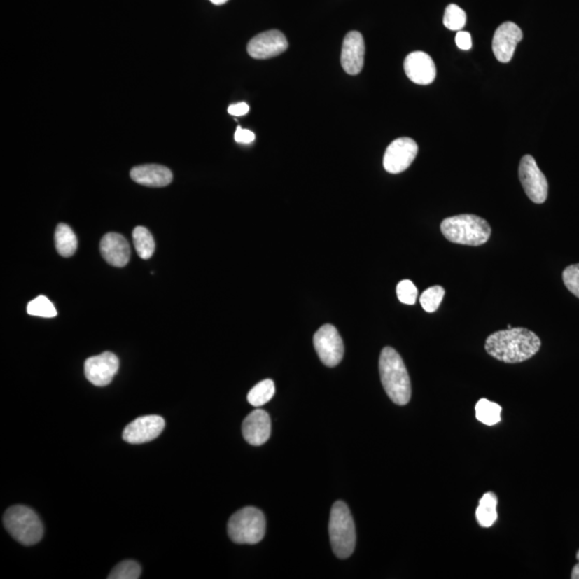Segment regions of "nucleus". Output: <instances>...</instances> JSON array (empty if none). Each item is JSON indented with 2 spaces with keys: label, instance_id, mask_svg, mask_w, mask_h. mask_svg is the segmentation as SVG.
I'll return each instance as SVG.
<instances>
[{
  "label": "nucleus",
  "instance_id": "6e6552de",
  "mask_svg": "<svg viewBox=\"0 0 579 579\" xmlns=\"http://www.w3.org/2000/svg\"><path fill=\"white\" fill-rule=\"evenodd\" d=\"M519 179L526 195L532 202L542 204L546 201L548 195L547 179L530 155L522 157L520 161Z\"/></svg>",
  "mask_w": 579,
  "mask_h": 579
},
{
  "label": "nucleus",
  "instance_id": "2f4dec72",
  "mask_svg": "<svg viewBox=\"0 0 579 579\" xmlns=\"http://www.w3.org/2000/svg\"><path fill=\"white\" fill-rule=\"evenodd\" d=\"M229 114L233 116H243L249 112V106L246 102H239V104H232L228 109Z\"/></svg>",
  "mask_w": 579,
  "mask_h": 579
},
{
  "label": "nucleus",
  "instance_id": "b1692460",
  "mask_svg": "<svg viewBox=\"0 0 579 579\" xmlns=\"http://www.w3.org/2000/svg\"><path fill=\"white\" fill-rule=\"evenodd\" d=\"M27 312L30 316H41V318H54L57 316V310L53 302L43 295L38 296L28 304Z\"/></svg>",
  "mask_w": 579,
  "mask_h": 579
},
{
  "label": "nucleus",
  "instance_id": "aec40b11",
  "mask_svg": "<svg viewBox=\"0 0 579 579\" xmlns=\"http://www.w3.org/2000/svg\"><path fill=\"white\" fill-rule=\"evenodd\" d=\"M55 245L62 257L69 258L76 253L78 248V238L74 230L66 223H60L55 231Z\"/></svg>",
  "mask_w": 579,
  "mask_h": 579
},
{
  "label": "nucleus",
  "instance_id": "f8f14e48",
  "mask_svg": "<svg viewBox=\"0 0 579 579\" xmlns=\"http://www.w3.org/2000/svg\"><path fill=\"white\" fill-rule=\"evenodd\" d=\"M165 421L159 415H145L131 421L123 433V439L130 445L153 441L162 433Z\"/></svg>",
  "mask_w": 579,
  "mask_h": 579
},
{
  "label": "nucleus",
  "instance_id": "2eb2a0df",
  "mask_svg": "<svg viewBox=\"0 0 579 579\" xmlns=\"http://www.w3.org/2000/svg\"><path fill=\"white\" fill-rule=\"evenodd\" d=\"M403 67L407 78L415 84H431L437 76V68L433 58L419 50L409 54L405 57Z\"/></svg>",
  "mask_w": 579,
  "mask_h": 579
},
{
  "label": "nucleus",
  "instance_id": "4468645a",
  "mask_svg": "<svg viewBox=\"0 0 579 579\" xmlns=\"http://www.w3.org/2000/svg\"><path fill=\"white\" fill-rule=\"evenodd\" d=\"M365 42L362 34L350 32L342 43V64L344 71L351 76L361 74L364 67Z\"/></svg>",
  "mask_w": 579,
  "mask_h": 579
},
{
  "label": "nucleus",
  "instance_id": "dca6fc26",
  "mask_svg": "<svg viewBox=\"0 0 579 579\" xmlns=\"http://www.w3.org/2000/svg\"><path fill=\"white\" fill-rule=\"evenodd\" d=\"M272 433V421L266 411L254 410L243 423V435L249 445L254 447L264 445Z\"/></svg>",
  "mask_w": 579,
  "mask_h": 579
},
{
  "label": "nucleus",
  "instance_id": "a878e982",
  "mask_svg": "<svg viewBox=\"0 0 579 579\" xmlns=\"http://www.w3.org/2000/svg\"><path fill=\"white\" fill-rule=\"evenodd\" d=\"M142 568L138 562L133 560L123 561L117 564L109 575V579H138L141 577Z\"/></svg>",
  "mask_w": 579,
  "mask_h": 579
},
{
  "label": "nucleus",
  "instance_id": "9d476101",
  "mask_svg": "<svg viewBox=\"0 0 579 579\" xmlns=\"http://www.w3.org/2000/svg\"><path fill=\"white\" fill-rule=\"evenodd\" d=\"M119 368V361L112 352L92 356L84 365L85 377L95 386H106L112 382Z\"/></svg>",
  "mask_w": 579,
  "mask_h": 579
},
{
  "label": "nucleus",
  "instance_id": "cd10ccee",
  "mask_svg": "<svg viewBox=\"0 0 579 579\" xmlns=\"http://www.w3.org/2000/svg\"><path fill=\"white\" fill-rule=\"evenodd\" d=\"M396 293L403 304L414 305L419 291L411 280H403L397 286Z\"/></svg>",
  "mask_w": 579,
  "mask_h": 579
},
{
  "label": "nucleus",
  "instance_id": "f257e3e1",
  "mask_svg": "<svg viewBox=\"0 0 579 579\" xmlns=\"http://www.w3.org/2000/svg\"><path fill=\"white\" fill-rule=\"evenodd\" d=\"M542 342L536 333L524 328H508L486 339L485 350L490 356L508 364L522 363L540 351Z\"/></svg>",
  "mask_w": 579,
  "mask_h": 579
},
{
  "label": "nucleus",
  "instance_id": "c756f323",
  "mask_svg": "<svg viewBox=\"0 0 579 579\" xmlns=\"http://www.w3.org/2000/svg\"><path fill=\"white\" fill-rule=\"evenodd\" d=\"M234 139H235L236 142L241 143V144H250L256 140V134L252 131L248 130V129L237 127Z\"/></svg>",
  "mask_w": 579,
  "mask_h": 579
},
{
  "label": "nucleus",
  "instance_id": "20e7f679",
  "mask_svg": "<svg viewBox=\"0 0 579 579\" xmlns=\"http://www.w3.org/2000/svg\"><path fill=\"white\" fill-rule=\"evenodd\" d=\"M328 529L335 554L340 559L349 558L355 550L356 531L350 510L344 502L337 501L333 505Z\"/></svg>",
  "mask_w": 579,
  "mask_h": 579
},
{
  "label": "nucleus",
  "instance_id": "0eeeda50",
  "mask_svg": "<svg viewBox=\"0 0 579 579\" xmlns=\"http://www.w3.org/2000/svg\"><path fill=\"white\" fill-rule=\"evenodd\" d=\"M314 346L321 362L328 367H335L342 362L344 346L342 337L334 326L326 324L319 328L314 336Z\"/></svg>",
  "mask_w": 579,
  "mask_h": 579
},
{
  "label": "nucleus",
  "instance_id": "7ed1b4c3",
  "mask_svg": "<svg viewBox=\"0 0 579 579\" xmlns=\"http://www.w3.org/2000/svg\"><path fill=\"white\" fill-rule=\"evenodd\" d=\"M441 232L447 241L459 245L481 246L487 243L491 235L489 223L479 216H453L441 223Z\"/></svg>",
  "mask_w": 579,
  "mask_h": 579
},
{
  "label": "nucleus",
  "instance_id": "423d86ee",
  "mask_svg": "<svg viewBox=\"0 0 579 579\" xmlns=\"http://www.w3.org/2000/svg\"><path fill=\"white\" fill-rule=\"evenodd\" d=\"M266 520L259 508H242L230 518L228 533L236 544H258L265 536Z\"/></svg>",
  "mask_w": 579,
  "mask_h": 579
},
{
  "label": "nucleus",
  "instance_id": "a211bd4d",
  "mask_svg": "<svg viewBox=\"0 0 579 579\" xmlns=\"http://www.w3.org/2000/svg\"><path fill=\"white\" fill-rule=\"evenodd\" d=\"M130 176L135 183L147 187H165L173 181L171 169L159 165H144L133 167Z\"/></svg>",
  "mask_w": 579,
  "mask_h": 579
},
{
  "label": "nucleus",
  "instance_id": "f03ea898",
  "mask_svg": "<svg viewBox=\"0 0 579 579\" xmlns=\"http://www.w3.org/2000/svg\"><path fill=\"white\" fill-rule=\"evenodd\" d=\"M381 382L387 396L398 405L409 403L412 394L410 377L399 353L391 347L381 352L379 360Z\"/></svg>",
  "mask_w": 579,
  "mask_h": 579
},
{
  "label": "nucleus",
  "instance_id": "9b49d317",
  "mask_svg": "<svg viewBox=\"0 0 579 579\" xmlns=\"http://www.w3.org/2000/svg\"><path fill=\"white\" fill-rule=\"evenodd\" d=\"M286 36L277 29L267 30L252 38L248 43V54L254 60H268L288 50Z\"/></svg>",
  "mask_w": 579,
  "mask_h": 579
},
{
  "label": "nucleus",
  "instance_id": "39448f33",
  "mask_svg": "<svg viewBox=\"0 0 579 579\" xmlns=\"http://www.w3.org/2000/svg\"><path fill=\"white\" fill-rule=\"evenodd\" d=\"M4 526L12 538L25 546L37 544L43 536V524L39 516L27 506L8 508L4 515Z\"/></svg>",
  "mask_w": 579,
  "mask_h": 579
},
{
  "label": "nucleus",
  "instance_id": "72a5a7b5",
  "mask_svg": "<svg viewBox=\"0 0 579 579\" xmlns=\"http://www.w3.org/2000/svg\"><path fill=\"white\" fill-rule=\"evenodd\" d=\"M211 4L214 5H223V4L227 3L228 0H209Z\"/></svg>",
  "mask_w": 579,
  "mask_h": 579
},
{
  "label": "nucleus",
  "instance_id": "4be33fe9",
  "mask_svg": "<svg viewBox=\"0 0 579 579\" xmlns=\"http://www.w3.org/2000/svg\"><path fill=\"white\" fill-rule=\"evenodd\" d=\"M502 407L488 399H480L475 405L476 419L487 426H494L501 421Z\"/></svg>",
  "mask_w": 579,
  "mask_h": 579
},
{
  "label": "nucleus",
  "instance_id": "412c9836",
  "mask_svg": "<svg viewBox=\"0 0 579 579\" xmlns=\"http://www.w3.org/2000/svg\"><path fill=\"white\" fill-rule=\"evenodd\" d=\"M132 238L139 257L143 260L151 259L155 252L154 237L151 232L146 228L137 227L133 230Z\"/></svg>",
  "mask_w": 579,
  "mask_h": 579
},
{
  "label": "nucleus",
  "instance_id": "c85d7f7f",
  "mask_svg": "<svg viewBox=\"0 0 579 579\" xmlns=\"http://www.w3.org/2000/svg\"><path fill=\"white\" fill-rule=\"evenodd\" d=\"M564 282L568 291L579 298V263L573 264L564 270Z\"/></svg>",
  "mask_w": 579,
  "mask_h": 579
},
{
  "label": "nucleus",
  "instance_id": "bb28decb",
  "mask_svg": "<svg viewBox=\"0 0 579 579\" xmlns=\"http://www.w3.org/2000/svg\"><path fill=\"white\" fill-rule=\"evenodd\" d=\"M467 22V14L455 4L447 6L443 18V24L449 30H461Z\"/></svg>",
  "mask_w": 579,
  "mask_h": 579
},
{
  "label": "nucleus",
  "instance_id": "473e14b6",
  "mask_svg": "<svg viewBox=\"0 0 579 579\" xmlns=\"http://www.w3.org/2000/svg\"><path fill=\"white\" fill-rule=\"evenodd\" d=\"M572 577L573 579H579V564H576L573 568L572 571Z\"/></svg>",
  "mask_w": 579,
  "mask_h": 579
},
{
  "label": "nucleus",
  "instance_id": "5701e85b",
  "mask_svg": "<svg viewBox=\"0 0 579 579\" xmlns=\"http://www.w3.org/2000/svg\"><path fill=\"white\" fill-rule=\"evenodd\" d=\"M275 395V383L270 379L258 383L248 394V403L253 407L266 405Z\"/></svg>",
  "mask_w": 579,
  "mask_h": 579
},
{
  "label": "nucleus",
  "instance_id": "7c9ffc66",
  "mask_svg": "<svg viewBox=\"0 0 579 579\" xmlns=\"http://www.w3.org/2000/svg\"><path fill=\"white\" fill-rule=\"evenodd\" d=\"M456 44L458 48L463 50H470L472 48V38L468 32L459 30L456 35Z\"/></svg>",
  "mask_w": 579,
  "mask_h": 579
},
{
  "label": "nucleus",
  "instance_id": "ddd939ff",
  "mask_svg": "<svg viewBox=\"0 0 579 579\" xmlns=\"http://www.w3.org/2000/svg\"><path fill=\"white\" fill-rule=\"evenodd\" d=\"M522 30L513 22H505L496 30L492 39V50L500 62H510L515 53L516 46L522 40Z\"/></svg>",
  "mask_w": 579,
  "mask_h": 579
},
{
  "label": "nucleus",
  "instance_id": "6ab92c4d",
  "mask_svg": "<svg viewBox=\"0 0 579 579\" xmlns=\"http://www.w3.org/2000/svg\"><path fill=\"white\" fill-rule=\"evenodd\" d=\"M498 498L494 492H487L480 500L476 508V520L483 528H489L498 519Z\"/></svg>",
  "mask_w": 579,
  "mask_h": 579
},
{
  "label": "nucleus",
  "instance_id": "f704fd0d",
  "mask_svg": "<svg viewBox=\"0 0 579 579\" xmlns=\"http://www.w3.org/2000/svg\"><path fill=\"white\" fill-rule=\"evenodd\" d=\"M577 559H578V560H579V550H578V552H577Z\"/></svg>",
  "mask_w": 579,
  "mask_h": 579
},
{
  "label": "nucleus",
  "instance_id": "1a4fd4ad",
  "mask_svg": "<svg viewBox=\"0 0 579 579\" xmlns=\"http://www.w3.org/2000/svg\"><path fill=\"white\" fill-rule=\"evenodd\" d=\"M419 153L417 142L410 138H400L393 141L385 151L383 165L391 174L403 172L412 165Z\"/></svg>",
  "mask_w": 579,
  "mask_h": 579
},
{
  "label": "nucleus",
  "instance_id": "f3484780",
  "mask_svg": "<svg viewBox=\"0 0 579 579\" xmlns=\"http://www.w3.org/2000/svg\"><path fill=\"white\" fill-rule=\"evenodd\" d=\"M100 251L104 259L115 267H124L130 260V246L118 233L106 234L101 239Z\"/></svg>",
  "mask_w": 579,
  "mask_h": 579
},
{
  "label": "nucleus",
  "instance_id": "393cba45",
  "mask_svg": "<svg viewBox=\"0 0 579 579\" xmlns=\"http://www.w3.org/2000/svg\"><path fill=\"white\" fill-rule=\"evenodd\" d=\"M445 290L440 286H431L427 288L419 298L421 307L425 312H435L439 308L442 300L445 298Z\"/></svg>",
  "mask_w": 579,
  "mask_h": 579
}]
</instances>
